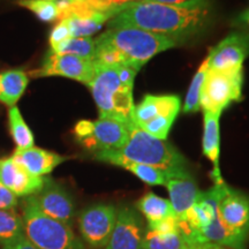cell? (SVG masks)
I'll return each mask as SVG.
<instances>
[{"label": "cell", "mask_w": 249, "mask_h": 249, "mask_svg": "<svg viewBox=\"0 0 249 249\" xmlns=\"http://www.w3.org/2000/svg\"><path fill=\"white\" fill-rule=\"evenodd\" d=\"M213 18V0H191L179 5L133 1L124 5L107 26L150 31L169 37L179 45L205 33Z\"/></svg>", "instance_id": "1"}, {"label": "cell", "mask_w": 249, "mask_h": 249, "mask_svg": "<svg viewBox=\"0 0 249 249\" xmlns=\"http://www.w3.org/2000/svg\"><path fill=\"white\" fill-rule=\"evenodd\" d=\"M97 39L116 49L138 71L156 54L178 45L169 37L133 27L108 28Z\"/></svg>", "instance_id": "2"}, {"label": "cell", "mask_w": 249, "mask_h": 249, "mask_svg": "<svg viewBox=\"0 0 249 249\" xmlns=\"http://www.w3.org/2000/svg\"><path fill=\"white\" fill-rule=\"evenodd\" d=\"M95 66L89 88L98 107L99 118L132 124L134 105L133 89L121 85L117 66Z\"/></svg>", "instance_id": "3"}, {"label": "cell", "mask_w": 249, "mask_h": 249, "mask_svg": "<svg viewBox=\"0 0 249 249\" xmlns=\"http://www.w3.org/2000/svg\"><path fill=\"white\" fill-rule=\"evenodd\" d=\"M23 233L38 249H85L71 226L46 216L30 196L23 201Z\"/></svg>", "instance_id": "4"}, {"label": "cell", "mask_w": 249, "mask_h": 249, "mask_svg": "<svg viewBox=\"0 0 249 249\" xmlns=\"http://www.w3.org/2000/svg\"><path fill=\"white\" fill-rule=\"evenodd\" d=\"M114 151L126 160L165 171L187 167V160L172 144L155 138L134 124L130 127L128 141L120 150Z\"/></svg>", "instance_id": "5"}, {"label": "cell", "mask_w": 249, "mask_h": 249, "mask_svg": "<svg viewBox=\"0 0 249 249\" xmlns=\"http://www.w3.org/2000/svg\"><path fill=\"white\" fill-rule=\"evenodd\" d=\"M132 124L113 119L81 120L74 127L76 141L92 154L103 150H120L128 141Z\"/></svg>", "instance_id": "6"}, {"label": "cell", "mask_w": 249, "mask_h": 249, "mask_svg": "<svg viewBox=\"0 0 249 249\" xmlns=\"http://www.w3.org/2000/svg\"><path fill=\"white\" fill-rule=\"evenodd\" d=\"M242 86L244 70L231 73L208 70L201 90L200 107L222 113L230 104L241 101Z\"/></svg>", "instance_id": "7"}, {"label": "cell", "mask_w": 249, "mask_h": 249, "mask_svg": "<svg viewBox=\"0 0 249 249\" xmlns=\"http://www.w3.org/2000/svg\"><path fill=\"white\" fill-rule=\"evenodd\" d=\"M95 66L92 60L71 54H60L49 50L42 65L37 70L30 71L29 76L34 79L48 76H62L89 86L91 82Z\"/></svg>", "instance_id": "8"}, {"label": "cell", "mask_w": 249, "mask_h": 249, "mask_svg": "<svg viewBox=\"0 0 249 249\" xmlns=\"http://www.w3.org/2000/svg\"><path fill=\"white\" fill-rule=\"evenodd\" d=\"M118 210L113 204L97 203L86 208L79 217L81 235L92 247H105L113 231Z\"/></svg>", "instance_id": "9"}, {"label": "cell", "mask_w": 249, "mask_h": 249, "mask_svg": "<svg viewBox=\"0 0 249 249\" xmlns=\"http://www.w3.org/2000/svg\"><path fill=\"white\" fill-rule=\"evenodd\" d=\"M30 197L46 216L71 226L75 216V204L71 195L60 183L51 178H45L43 188Z\"/></svg>", "instance_id": "10"}, {"label": "cell", "mask_w": 249, "mask_h": 249, "mask_svg": "<svg viewBox=\"0 0 249 249\" xmlns=\"http://www.w3.org/2000/svg\"><path fill=\"white\" fill-rule=\"evenodd\" d=\"M249 54V35L235 33L224 38L210 50L208 55L209 70L217 71H242L245 59Z\"/></svg>", "instance_id": "11"}, {"label": "cell", "mask_w": 249, "mask_h": 249, "mask_svg": "<svg viewBox=\"0 0 249 249\" xmlns=\"http://www.w3.org/2000/svg\"><path fill=\"white\" fill-rule=\"evenodd\" d=\"M218 217L226 227L248 240L249 196L226 185L218 202Z\"/></svg>", "instance_id": "12"}, {"label": "cell", "mask_w": 249, "mask_h": 249, "mask_svg": "<svg viewBox=\"0 0 249 249\" xmlns=\"http://www.w3.org/2000/svg\"><path fill=\"white\" fill-rule=\"evenodd\" d=\"M143 224L139 213L132 208L118 210L117 220L105 249H144Z\"/></svg>", "instance_id": "13"}, {"label": "cell", "mask_w": 249, "mask_h": 249, "mask_svg": "<svg viewBox=\"0 0 249 249\" xmlns=\"http://www.w3.org/2000/svg\"><path fill=\"white\" fill-rule=\"evenodd\" d=\"M165 186L169 191L171 205L178 218L182 217L187 211L191 210L201 193L194 178L187 171V167L170 172Z\"/></svg>", "instance_id": "14"}, {"label": "cell", "mask_w": 249, "mask_h": 249, "mask_svg": "<svg viewBox=\"0 0 249 249\" xmlns=\"http://www.w3.org/2000/svg\"><path fill=\"white\" fill-rule=\"evenodd\" d=\"M0 181L18 197H28L43 188L45 178L33 176L13 158L5 157L0 158Z\"/></svg>", "instance_id": "15"}, {"label": "cell", "mask_w": 249, "mask_h": 249, "mask_svg": "<svg viewBox=\"0 0 249 249\" xmlns=\"http://www.w3.org/2000/svg\"><path fill=\"white\" fill-rule=\"evenodd\" d=\"M12 158L27 172L35 177L48 176L55 167L68 160L65 156L37 147L15 149Z\"/></svg>", "instance_id": "16"}, {"label": "cell", "mask_w": 249, "mask_h": 249, "mask_svg": "<svg viewBox=\"0 0 249 249\" xmlns=\"http://www.w3.org/2000/svg\"><path fill=\"white\" fill-rule=\"evenodd\" d=\"M93 158H95L96 160L104 161V163L124 167V170L129 171V172H132L134 176L138 177L141 181L150 186H165V182H166L169 173L171 171H165L158 169V167L150 166V165L133 163V161L124 160V158L120 157L114 150H103L95 152V154H93Z\"/></svg>", "instance_id": "17"}, {"label": "cell", "mask_w": 249, "mask_h": 249, "mask_svg": "<svg viewBox=\"0 0 249 249\" xmlns=\"http://www.w3.org/2000/svg\"><path fill=\"white\" fill-rule=\"evenodd\" d=\"M180 110V98L176 95H145L143 101L134 107L132 121L142 127L154 118L161 114H176Z\"/></svg>", "instance_id": "18"}, {"label": "cell", "mask_w": 249, "mask_h": 249, "mask_svg": "<svg viewBox=\"0 0 249 249\" xmlns=\"http://www.w3.org/2000/svg\"><path fill=\"white\" fill-rule=\"evenodd\" d=\"M218 112L204 111V127L203 139H202V150L203 155L209 158L213 164V181L222 183L224 180L219 171V154H220V133H219V118Z\"/></svg>", "instance_id": "19"}, {"label": "cell", "mask_w": 249, "mask_h": 249, "mask_svg": "<svg viewBox=\"0 0 249 249\" xmlns=\"http://www.w3.org/2000/svg\"><path fill=\"white\" fill-rule=\"evenodd\" d=\"M29 85V75L21 68L0 73V102L12 107L17 105Z\"/></svg>", "instance_id": "20"}, {"label": "cell", "mask_w": 249, "mask_h": 249, "mask_svg": "<svg viewBox=\"0 0 249 249\" xmlns=\"http://www.w3.org/2000/svg\"><path fill=\"white\" fill-rule=\"evenodd\" d=\"M138 208L147 218L148 224L157 223L169 217L176 216L170 200L160 197L154 193H148L138 202Z\"/></svg>", "instance_id": "21"}, {"label": "cell", "mask_w": 249, "mask_h": 249, "mask_svg": "<svg viewBox=\"0 0 249 249\" xmlns=\"http://www.w3.org/2000/svg\"><path fill=\"white\" fill-rule=\"evenodd\" d=\"M144 249H194L197 246L187 240L180 232L171 233H155L152 231L145 232Z\"/></svg>", "instance_id": "22"}, {"label": "cell", "mask_w": 249, "mask_h": 249, "mask_svg": "<svg viewBox=\"0 0 249 249\" xmlns=\"http://www.w3.org/2000/svg\"><path fill=\"white\" fill-rule=\"evenodd\" d=\"M8 124L11 135L17 145V149H29L35 147V139L26 121H24L20 108L17 105L8 108Z\"/></svg>", "instance_id": "23"}, {"label": "cell", "mask_w": 249, "mask_h": 249, "mask_svg": "<svg viewBox=\"0 0 249 249\" xmlns=\"http://www.w3.org/2000/svg\"><path fill=\"white\" fill-rule=\"evenodd\" d=\"M50 50L55 53L71 54L92 60L93 55H95L96 43L95 38L92 37H70L53 48H50Z\"/></svg>", "instance_id": "24"}, {"label": "cell", "mask_w": 249, "mask_h": 249, "mask_svg": "<svg viewBox=\"0 0 249 249\" xmlns=\"http://www.w3.org/2000/svg\"><path fill=\"white\" fill-rule=\"evenodd\" d=\"M17 5L27 8L42 22L53 23L60 20V11L55 0H17Z\"/></svg>", "instance_id": "25"}, {"label": "cell", "mask_w": 249, "mask_h": 249, "mask_svg": "<svg viewBox=\"0 0 249 249\" xmlns=\"http://www.w3.org/2000/svg\"><path fill=\"white\" fill-rule=\"evenodd\" d=\"M22 234H24L22 216L14 210L0 209V244L7 245Z\"/></svg>", "instance_id": "26"}, {"label": "cell", "mask_w": 249, "mask_h": 249, "mask_svg": "<svg viewBox=\"0 0 249 249\" xmlns=\"http://www.w3.org/2000/svg\"><path fill=\"white\" fill-rule=\"evenodd\" d=\"M208 70H209V60L208 57L204 59L203 62L201 64L200 68L195 73L193 81L189 86L188 92L186 95L185 105H183V112L185 113H193V112H197L200 110V99H201V90L203 82L205 80Z\"/></svg>", "instance_id": "27"}, {"label": "cell", "mask_w": 249, "mask_h": 249, "mask_svg": "<svg viewBox=\"0 0 249 249\" xmlns=\"http://www.w3.org/2000/svg\"><path fill=\"white\" fill-rule=\"evenodd\" d=\"M176 118V114H161V116H158L148 121L140 128H142L144 132L155 136V138L166 141Z\"/></svg>", "instance_id": "28"}, {"label": "cell", "mask_w": 249, "mask_h": 249, "mask_svg": "<svg viewBox=\"0 0 249 249\" xmlns=\"http://www.w3.org/2000/svg\"><path fill=\"white\" fill-rule=\"evenodd\" d=\"M70 37H71V34L70 26H68L66 20L59 21V22L53 27V29L51 30V33H50V37H49L50 48H53V46L58 45L59 43L68 39Z\"/></svg>", "instance_id": "29"}, {"label": "cell", "mask_w": 249, "mask_h": 249, "mask_svg": "<svg viewBox=\"0 0 249 249\" xmlns=\"http://www.w3.org/2000/svg\"><path fill=\"white\" fill-rule=\"evenodd\" d=\"M148 230L155 233H171V232H180L179 231V220L178 217L173 216L166 219L160 220V222L148 224Z\"/></svg>", "instance_id": "30"}, {"label": "cell", "mask_w": 249, "mask_h": 249, "mask_svg": "<svg viewBox=\"0 0 249 249\" xmlns=\"http://www.w3.org/2000/svg\"><path fill=\"white\" fill-rule=\"evenodd\" d=\"M18 203V196L13 194L4 183L0 181V209L14 210Z\"/></svg>", "instance_id": "31"}, {"label": "cell", "mask_w": 249, "mask_h": 249, "mask_svg": "<svg viewBox=\"0 0 249 249\" xmlns=\"http://www.w3.org/2000/svg\"><path fill=\"white\" fill-rule=\"evenodd\" d=\"M117 71H118V76H119L121 85L126 87V88L133 89L134 79H135L136 74H138L139 71L130 66H124V65H120V66H117Z\"/></svg>", "instance_id": "32"}, {"label": "cell", "mask_w": 249, "mask_h": 249, "mask_svg": "<svg viewBox=\"0 0 249 249\" xmlns=\"http://www.w3.org/2000/svg\"><path fill=\"white\" fill-rule=\"evenodd\" d=\"M67 1L74 2V4H87V5H89L90 7L98 9V11H105V12L113 11V12H117V13H119V12L124 7L123 6L121 8H111V7H108V6L105 4L103 0H67Z\"/></svg>", "instance_id": "33"}, {"label": "cell", "mask_w": 249, "mask_h": 249, "mask_svg": "<svg viewBox=\"0 0 249 249\" xmlns=\"http://www.w3.org/2000/svg\"><path fill=\"white\" fill-rule=\"evenodd\" d=\"M2 249H38L36 246H34L31 242L26 238V235L22 234L15 239L14 241L2 246Z\"/></svg>", "instance_id": "34"}, {"label": "cell", "mask_w": 249, "mask_h": 249, "mask_svg": "<svg viewBox=\"0 0 249 249\" xmlns=\"http://www.w3.org/2000/svg\"><path fill=\"white\" fill-rule=\"evenodd\" d=\"M103 1L111 8H121L123 6L135 1V0H103Z\"/></svg>", "instance_id": "35"}, {"label": "cell", "mask_w": 249, "mask_h": 249, "mask_svg": "<svg viewBox=\"0 0 249 249\" xmlns=\"http://www.w3.org/2000/svg\"><path fill=\"white\" fill-rule=\"evenodd\" d=\"M140 1H151V2H160V4H167V5H179L183 2L191 1V0H140Z\"/></svg>", "instance_id": "36"}, {"label": "cell", "mask_w": 249, "mask_h": 249, "mask_svg": "<svg viewBox=\"0 0 249 249\" xmlns=\"http://www.w3.org/2000/svg\"><path fill=\"white\" fill-rule=\"evenodd\" d=\"M240 21L244 26H246L249 29V9H247V11L240 15Z\"/></svg>", "instance_id": "37"}, {"label": "cell", "mask_w": 249, "mask_h": 249, "mask_svg": "<svg viewBox=\"0 0 249 249\" xmlns=\"http://www.w3.org/2000/svg\"><path fill=\"white\" fill-rule=\"evenodd\" d=\"M216 247V245H200L194 249H213Z\"/></svg>", "instance_id": "38"}, {"label": "cell", "mask_w": 249, "mask_h": 249, "mask_svg": "<svg viewBox=\"0 0 249 249\" xmlns=\"http://www.w3.org/2000/svg\"><path fill=\"white\" fill-rule=\"evenodd\" d=\"M135 1H140V0H135Z\"/></svg>", "instance_id": "39"}]
</instances>
